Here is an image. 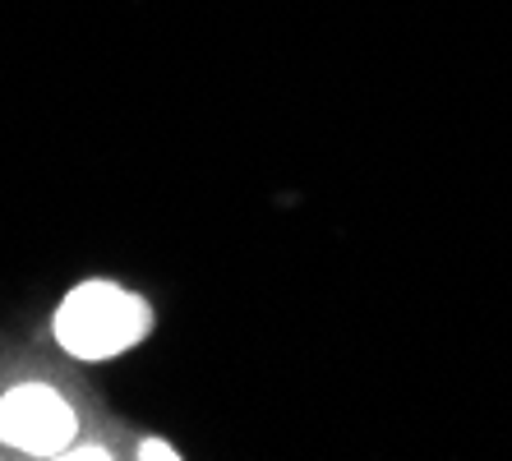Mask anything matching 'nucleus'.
<instances>
[{
    "label": "nucleus",
    "instance_id": "f03ea898",
    "mask_svg": "<svg viewBox=\"0 0 512 461\" xmlns=\"http://www.w3.org/2000/svg\"><path fill=\"white\" fill-rule=\"evenodd\" d=\"M79 415L47 383H19L0 397V443L37 457H56L74 443Z\"/></svg>",
    "mask_w": 512,
    "mask_h": 461
},
{
    "label": "nucleus",
    "instance_id": "7ed1b4c3",
    "mask_svg": "<svg viewBox=\"0 0 512 461\" xmlns=\"http://www.w3.org/2000/svg\"><path fill=\"white\" fill-rule=\"evenodd\" d=\"M139 457H157V461H176L180 452L171 448V443H162V438H153V443H143L139 448Z\"/></svg>",
    "mask_w": 512,
    "mask_h": 461
},
{
    "label": "nucleus",
    "instance_id": "f257e3e1",
    "mask_svg": "<svg viewBox=\"0 0 512 461\" xmlns=\"http://www.w3.org/2000/svg\"><path fill=\"white\" fill-rule=\"evenodd\" d=\"M153 328L148 300L116 282H84L56 309V342L74 360H111L139 346Z\"/></svg>",
    "mask_w": 512,
    "mask_h": 461
}]
</instances>
